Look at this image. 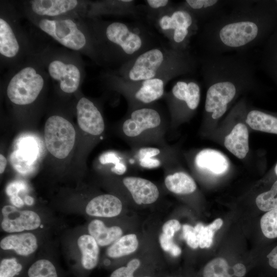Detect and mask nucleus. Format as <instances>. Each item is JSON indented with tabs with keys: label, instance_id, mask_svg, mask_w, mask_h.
Wrapping results in <instances>:
<instances>
[{
	"label": "nucleus",
	"instance_id": "f257e3e1",
	"mask_svg": "<svg viewBox=\"0 0 277 277\" xmlns=\"http://www.w3.org/2000/svg\"><path fill=\"white\" fill-rule=\"evenodd\" d=\"M226 10L202 25L197 44L204 54L248 51L258 45L272 22L271 9L260 1H229Z\"/></svg>",
	"mask_w": 277,
	"mask_h": 277
},
{
	"label": "nucleus",
	"instance_id": "f03ea898",
	"mask_svg": "<svg viewBox=\"0 0 277 277\" xmlns=\"http://www.w3.org/2000/svg\"><path fill=\"white\" fill-rule=\"evenodd\" d=\"M198 58L206 87L205 112L217 120L240 92L254 88V63L247 51L202 54Z\"/></svg>",
	"mask_w": 277,
	"mask_h": 277
},
{
	"label": "nucleus",
	"instance_id": "7ed1b4c3",
	"mask_svg": "<svg viewBox=\"0 0 277 277\" xmlns=\"http://www.w3.org/2000/svg\"><path fill=\"white\" fill-rule=\"evenodd\" d=\"M88 27L97 60L119 67L155 47L154 36L144 25L92 20Z\"/></svg>",
	"mask_w": 277,
	"mask_h": 277
},
{
	"label": "nucleus",
	"instance_id": "20e7f679",
	"mask_svg": "<svg viewBox=\"0 0 277 277\" xmlns=\"http://www.w3.org/2000/svg\"><path fill=\"white\" fill-rule=\"evenodd\" d=\"M199 67L198 57L189 49L155 46L118 68L114 74L123 80L136 82L155 78H173L193 74Z\"/></svg>",
	"mask_w": 277,
	"mask_h": 277
},
{
	"label": "nucleus",
	"instance_id": "39448f33",
	"mask_svg": "<svg viewBox=\"0 0 277 277\" xmlns=\"http://www.w3.org/2000/svg\"><path fill=\"white\" fill-rule=\"evenodd\" d=\"M170 122L155 102L128 110L120 125V133L131 149L147 146H168L166 134Z\"/></svg>",
	"mask_w": 277,
	"mask_h": 277
},
{
	"label": "nucleus",
	"instance_id": "423d86ee",
	"mask_svg": "<svg viewBox=\"0 0 277 277\" xmlns=\"http://www.w3.org/2000/svg\"><path fill=\"white\" fill-rule=\"evenodd\" d=\"M33 21L43 32L64 47L88 54L97 60L94 42L88 25L75 17H36Z\"/></svg>",
	"mask_w": 277,
	"mask_h": 277
},
{
	"label": "nucleus",
	"instance_id": "0eeeda50",
	"mask_svg": "<svg viewBox=\"0 0 277 277\" xmlns=\"http://www.w3.org/2000/svg\"><path fill=\"white\" fill-rule=\"evenodd\" d=\"M154 16L155 26L168 39L170 47L179 50L189 49L191 39L198 33L200 25L189 10L181 4L177 6L171 5Z\"/></svg>",
	"mask_w": 277,
	"mask_h": 277
},
{
	"label": "nucleus",
	"instance_id": "6e6552de",
	"mask_svg": "<svg viewBox=\"0 0 277 277\" xmlns=\"http://www.w3.org/2000/svg\"><path fill=\"white\" fill-rule=\"evenodd\" d=\"M170 114V126L175 127L195 111L201 100V87L195 79L187 77L176 81L164 97Z\"/></svg>",
	"mask_w": 277,
	"mask_h": 277
},
{
	"label": "nucleus",
	"instance_id": "1a4fd4ad",
	"mask_svg": "<svg viewBox=\"0 0 277 277\" xmlns=\"http://www.w3.org/2000/svg\"><path fill=\"white\" fill-rule=\"evenodd\" d=\"M107 77L114 88L125 97L128 103V110L156 102L164 97L165 85L171 81L167 78H155L129 82L114 74H109Z\"/></svg>",
	"mask_w": 277,
	"mask_h": 277
},
{
	"label": "nucleus",
	"instance_id": "9d476101",
	"mask_svg": "<svg viewBox=\"0 0 277 277\" xmlns=\"http://www.w3.org/2000/svg\"><path fill=\"white\" fill-rule=\"evenodd\" d=\"M45 77L35 65L22 67L10 78L6 93L9 100L17 105H27L34 102L43 89Z\"/></svg>",
	"mask_w": 277,
	"mask_h": 277
},
{
	"label": "nucleus",
	"instance_id": "9b49d317",
	"mask_svg": "<svg viewBox=\"0 0 277 277\" xmlns=\"http://www.w3.org/2000/svg\"><path fill=\"white\" fill-rule=\"evenodd\" d=\"M75 135L72 124L61 116H51L46 122L45 144L48 151L57 159H65L68 155L74 146Z\"/></svg>",
	"mask_w": 277,
	"mask_h": 277
},
{
	"label": "nucleus",
	"instance_id": "f8f14e48",
	"mask_svg": "<svg viewBox=\"0 0 277 277\" xmlns=\"http://www.w3.org/2000/svg\"><path fill=\"white\" fill-rule=\"evenodd\" d=\"M45 64L48 73L56 82L61 90L67 93L75 92L82 81V71L76 61L63 56L49 57Z\"/></svg>",
	"mask_w": 277,
	"mask_h": 277
},
{
	"label": "nucleus",
	"instance_id": "ddd939ff",
	"mask_svg": "<svg viewBox=\"0 0 277 277\" xmlns=\"http://www.w3.org/2000/svg\"><path fill=\"white\" fill-rule=\"evenodd\" d=\"M28 10L36 17H77L86 11V3L77 0H33L27 2Z\"/></svg>",
	"mask_w": 277,
	"mask_h": 277
},
{
	"label": "nucleus",
	"instance_id": "4468645a",
	"mask_svg": "<svg viewBox=\"0 0 277 277\" xmlns=\"http://www.w3.org/2000/svg\"><path fill=\"white\" fill-rule=\"evenodd\" d=\"M131 160L143 168H164L172 164L173 150L170 146H147L131 149Z\"/></svg>",
	"mask_w": 277,
	"mask_h": 277
},
{
	"label": "nucleus",
	"instance_id": "2eb2a0df",
	"mask_svg": "<svg viewBox=\"0 0 277 277\" xmlns=\"http://www.w3.org/2000/svg\"><path fill=\"white\" fill-rule=\"evenodd\" d=\"M76 109L77 123L81 129L93 137L101 136L105 130V122L101 111L94 103L82 97L78 101Z\"/></svg>",
	"mask_w": 277,
	"mask_h": 277
},
{
	"label": "nucleus",
	"instance_id": "dca6fc26",
	"mask_svg": "<svg viewBox=\"0 0 277 277\" xmlns=\"http://www.w3.org/2000/svg\"><path fill=\"white\" fill-rule=\"evenodd\" d=\"M2 212L3 217L1 226L7 232L33 230L41 225L40 217L32 211H20L14 206L6 205L2 208Z\"/></svg>",
	"mask_w": 277,
	"mask_h": 277
},
{
	"label": "nucleus",
	"instance_id": "f3484780",
	"mask_svg": "<svg viewBox=\"0 0 277 277\" xmlns=\"http://www.w3.org/2000/svg\"><path fill=\"white\" fill-rule=\"evenodd\" d=\"M121 184L133 201L138 205L151 204L159 197L158 187L151 181L134 176H125Z\"/></svg>",
	"mask_w": 277,
	"mask_h": 277
},
{
	"label": "nucleus",
	"instance_id": "a211bd4d",
	"mask_svg": "<svg viewBox=\"0 0 277 277\" xmlns=\"http://www.w3.org/2000/svg\"><path fill=\"white\" fill-rule=\"evenodd\" d=\"M21 40L14 26L3 15L0 17V54L8 61L18 58L22 50Z\"/></svg>",
	"mask_w": 277,
	"mask_h": 277
},
{
	"label": "nucleus",
	"instance_id": "6ab92c4d",
	"mask_svg": "<svg viewBox=\"0 0 277 277\" xmlns=\"http://www.w3.org/2000/svg\"><path fill=\"white\" fill-rule=\"evenodd\" d=\"M228 3L229 1L222 0H186L181 4L193 14L200 25L222 14Z\"/></svg>",
	"mask_w": 277,
	"mask_h": 277
},
{
	"label": "nucleus",
	"instance_id": "aec40b11",
	"mask_svg": "<svg viewBox=\"0 0 277 277\" xmlns=\"http://www.w3.org/2000/svg\"><path fill=\"white\" fill-rule=\"evenodd\" d=\"M193 163L199 171H209L215 174L225 173L229 167L227 157L221 152L212 149L199 151L194 156Z\"/></svg>",
	"mask_w": 277,
	"mask_h": 277
},
{
	"label": "nucleus",
	"instance_id": "412c9836",
	"mask_svg": "<svg viewBox=\"0 0 277 277\" xmlns=\"http://www.w3.org/2000/svg\"><path fill=\"white\" fill-rule=\"evenodd\" d=\"M122 208V203L118 197L105 194L91 200L86 207V212L91 216L111 217L118 215Z\"/></svg>",
	"mask_w": 277,
	"mask_h": 277
},
{
	"label": "nucleus",
	"instance_id": "4be33fe9",
	"mask_svg": "<svg viewBox=\"0 0 277 277\" xmlns=\"http://www.w3.org/2000/svg\"><path fill=\"white\" fill-rule=\"evenodd\" d=\"M164 169L166 172L165 185L169 191L178 195H188L196 190V183L188 174L181 170H171L168 166Z\"/></svg>",
	"mask_w": 277,
	"mask_h": 277
},
{
	"label": "nucleus",
	"instance_id": "5701e85b",
	"mask_svg": "<svg viewBox=\"0 0 277 277\" xmlns=\"http://www.w3.org/2000/svg\"><path fill=\"white\" fill-rule=\"evenodd\" d=\"M224 146L232 154L240 159L246 157L249 150V132L246 125L237 123L224 139Z\"/></svg>",
	"mask_w": 277,
	"mask_h": 277
},
{
	"label": "nucleus",
	"instance_id": "b1692460",
	"mask_svg": "<svg viewBox=\"0 0 277 277\" xmlns=\"http://www.w3.org/2000/svg\"><path fill=\"white\" fill-rule=\"evenodd\" d=\"M1 248L13 250L20 255L27 256L34 252L37 248L35 236L30 232L9 235L0 243Z\"/></svg>",
	"mask_w": 277,
	"mask_h": 277
},
{
	"label": "nucleus",
	"instance_id": "393cba45",
	"mask_svg": "<svg viewBox=\"0 0 277 277\" xmlns=\"http://www.w3.org/2000/svg\"><path fill=\"white\" fill-rule=\"evenodd\" d=\"M89 233L99 246H105L114 243L123 234L122 229L118 226L107 227L98 220H94L88 227Z\"/></svg>",
	"mask_w": 277,
	"mask_h": 277
},
{
	"label": "nucleus",
	"instance_id": "a878e982",
	"mask_svg": "<svg viewBox=\"0 0 277 277\" xmlns=\"http://www.w3.org/2000/svg\"><path fill=\"white\" fill-rule=\"evenodd\" d=\"M245 122L252 129L277 134V117L258 109H251L246 115Z\"/></svg>",
	"mask_w": 277,
	"mask_h": 277
},
{
	"label": "nucleus",
	"instance_id": "bb28decb",
	"mask_svg": "<svg viewBox=\"0 0 277 277\" xmlns=\"http://www.w3.org/2000/svg\"><path fill=\"white\" fill-rule=\"evenodd\" d=\"M77 245L82 253L81 263L83 267L86 270L92 269L98 262V244L92 236L84 234L78 238Z\"/></svg>",
	"mask_w": 277,
	"mask_h": 277
},
{
	"label": "nucleus",
	"instance_id": "cd10ccee",
	"mask_svg": "<svg viewBox=\"0 0 277 277\" xmlns=\"http://www.w3.org/2000/svg\"><path fill=\"white\" fill-rule=\"evenodd\" d=\"M138 245V242L136 235H125L119 238L108 248L107 255L112 258L128 255L134 252Z\"/></svg>",
	"mask_w": 277,
	"mask_h": 277
},
{
	"label": "nucleus",
	"instance_id": "c85d7f7f",
	"mask_svg": "<svg viewBox=\"0 0 277 277\" xmlns=\"http://www.w3.org/2000/svg\"><path fill=\"white\" fill-rule=\"evenodd\" d=\"M223 224V220L218 218L207 226H205L201 223L195 226L194 228L197 232L199 246L201 248H208L211 246L215 232L220 229Z\"/></svg>",
	"mask_w": 277,
	"mask_h": 277
},
{
	"label": "nucleus",
	"instance_id": "c756f323",
	"mask_svg": "<svg viewBox=\"0 0 277 277\" xmlns=\"http://www.w3.org/2000/svg\"><path fill=\"white\" fill-rule=\"evenodd\" d=\"M99 161L102 165L111 164L114 167L113 173L117 175H122L128 170V162L126 156L114 151H108L101 155Z\"/></svg>",
	"mask_w": 277,
	"mask_h": 277
},
{
	"label": "nucleus",
	"instance_id": "7c9ffc66",
	"mask_svg": "<svg viewBox=\"0 0 277 277\" xmlns=\"http://www.w3.org/2000/svg\"><path fill=\"white\" fill-rule=\"evenodd\" d=\"M27 275L28 277H58L54 265L45 259L33 263L28 270Z\"/></svg>",
	"mask_w": 277,
	"mask_h": 277
},
{
	"label": "nucleus",
	"instance_id": "2f4dec72",
	"mask_svg": "<svg viewBox=\"0 0 277 277\" xmlns=\"http://www.w3.org/2000/svg\"><path fill=\"white\" fill-rule=\"evenodd\" d=\"M229 266L223 258H216L209 261L204 267L203 277H232L228 272Z\"/></svg>",
	"mask_w": 277,
	"mask_h": 277
},
{
	"label": "nucleus",
	"instance_id": "473e14b6",
	"mask_svg": "<svg viewBox=\"0 0 277 277\" xmlns=\"http://www.w3.org/2000/svg\"><path fill=\"white\" fill-rule=\"evenodd\" d=\"M255 203L259 209L263 211H269L277 208V181L269 190L258 195Z\"/></svg>",
	"mask_w": 277,
	"mask_h": 277
},
{
	"label": "nucleus",
	"instance_id": "72a5a7b5",
	"mask_svg": "<svg viewBox=\"0 0 277 277\" xmlns=\"http://www.w3.org/2000/svg\"><path fill=\"white\" fill-rule=\"evenodd\" d=\"M261 228L268 239L277 238V208L267 211L261 219Z\"/></svg>",
	"mask_w": 277,
	"mask_h": 277
},
{
	"label": "nucleus",
	"instance_id": "f704fd0d",
	"mask_svg": "<svg viewBox=\"0 0 277 277\" xmlns=\"http://www.w3.org/2000/svg\"><path fill=\"white\" fill-rule=\"evenodd\" d=\"M22 269L23 266L15 259H4L0 263V277H14Z\"/></svg>",
	"mask_w": 277,
	"mask_h": 277
},
{
	"label": "nucleus",
	"instance_id": "c9c22d12",
	"mask_svg": "<svg viewBox=\"0 0 277 277\" xmlns=\"http://www.w3.org/2000/svg\"><path fill=\"white\" fill-rule=\"evenodd\" d=\"M17 151L23 158L33 162L37 154L38 149L33 140L25 138L19 143V149Z\"/></svg>",
	"mask_w": 277,
	"mask_h": 277
},
{
	"label": "nucleus",
	"instance_id": "e433bc0d",
	"mask_svg": "<svg viewBox=\"0 0 277 277\" xmlns=\"http://www.w3.org/2000/svg\"><path fill=\"white\" fill-rule=\"evenodd\" d=\"M10 160L13 168L19 173H27L33 169L32 164L33 162L23 158L17 150L14 151L11 153Z\"/></svg>",
	"mask_w": 277,
	"mask_h": 277
},
{
	"label": "nucleus",
	"instance_id": "4c0bfd02",
	"mask_svg": "<svg viewBox=\"0 0 277 277\" xmlns=\"http://www.w3.org/2000/svg\"><path fill=\"white\" fill-rule=\"evenodd\" d=\"M140 265V261L139 260L133 259L128 262L126 267H121L115 270L110 277H134L133 273L139 267Z\"/></svg>",
	"mask_w": 277,
	"mask_h": 277
},
{
	"label": "nucleus",
	"instance_id": "58836bf2",
	"mask_svg": "<svg viewBox=\"0 0 277 277\" xmlns=\"http://www.w3.org/2000/svg\"><path fill=\"white\" fill-rule=\"evenodd\" d=\"M183 238L189 247L195 249L199 246L197 232L194 227L185 224L183 226Z\"/></svg>",
	"mask_w": 277,
	"mask_h": 277
},
{
	"label": "nucleus",
	"instance_id": "ea45409f",
	"mask_svg": "<svg viewBox=\"0 0 277 277\" xmlns=\"http://www.w3.org/2000/svg\"><path fill=\"white\" fill-rule=\"evenodd\" d=\"M150 14L155 16L171 5V2L168 0H147L145 1Z\"/></svg>",
	"mask_w": 277,
	"mask_h": 277
},
{
	"label": "nucleus",
	"instance_id": "a19ab883",
	"mask_svg": "<svg viewBox=\"0 0 277 277\" xmlns=\"http://www.w3.org/2000/svg\"><path fill=\"white\" fill-rule=\"evenodd\" d=\"M181 227V224L176 220H171L166 222L163 226V233L170 238H173L175 233Z\"/></svg>",
	"mask_w": 277,
	"mask_h": 277
},
{
	"label": "nucleus",
	"instance_id": "79ce46f5",
	"mask_svg": "<svg viewBox=\"0 0 277 277\" xmlns=\"http://www.w3.org/2000/svg\"><path fill=\"white\" fill-rule=\"evenodd\" d=\"M26 185L25 183L21 181H14L9 184L6 188L7 194L11 196L17 195L18 193L25 189Z\"/></svg>",
	"mask_w": 277,
	"mask_h": 277
},
{
	"label": "nucleus",
	"instance_id": "37998d69",
	"mask_svg": "<svg viewBox=\"0 0 277 277\" xmlns=\"http://www.w3.org/2000/svg\"><path fill=\"white\" fill-rule=\"evenodd\" d=\"M160 243L162 249L165 251L169 252L173 244L174 243L173 242L172 238H170L162 233L159 237Z\"/></svg>",
	"mask_w": 277,
	"mask_h": 277
},
{
	"label": "nucleus",
	"instance_id": "c03bdc74",
	"mask_svg": "<svg viewBox=\"0 0 277 277\" xmlns=\"http://www.w3.org/2000/svg\"><path fill=\"white\" fill-rule=\"evenodd\" d=\"M269 266L277 270V246L267 255Z\"/></svg>",
	"mask_w": 277,
	"mask_h": 277
},
{
	"label": "nucleus",
	"instance_id": "a18cd8bd",
	"mask_svg": "<svg viewBox=\"0 0 277 277\" xmlns=\"http://www.w3.org/2000/svg\"><path fill=\"white\" fill-rule=\"evenodd\" d=\"M233 275L237 277H243L246 273V268L242 263H237L232 267Z\"/></svg>",
	"mask_w": 277,
	"mask_h": 277
},
{
	"label": "nucleus",
	"instance_id": "49530a36",
	"mask_svg": "<svg viewBox=\"0 0 277 277\" xmlns=\"http://www.w3.org/2000/svg\"><path fill=\"white\" fill-rule=\"evenodd\" d=\"M10 201L14 206L18 208L22 207L24 205L23 200L17 195L11 196Z\"/></svg>",
	"mask_w": 277,
	"mask_h": 277
},
{
	"label": "nucleus",
	"instance_id": "de8ad7c7",
	"mask_svg": "<svg viewBox=\"0 0 277 277\" xmlns=\"http://www.w3.org/2000/svg\"><path fill=\"white\" fill-rule=\"evenodd\" d=\"M169 252L172 255L177 256L181 253V249L179 246L174 243Z\"/></svg>",
	"mask_w": 277,
	"mask_h": 277
},
{
	"label": "nucleus",
	"instance_id": "09e8293b",
	"mask_svg": "<svg viewBox=\"0 0 277 277\" xmlns=\"http://www.w3.org/2000/svg\"><path fill=\"white\" fill-rule=\"evenodd\" d=\"M7 165V160L5 157L2 155H0V173H3L5 171Z\"/></svg>",
	"mask_w": 277,
	"mask_h": 277
},
{
	"label": "nucleus",
	"instance_id": "8fccbe9b",
	"mask_svg": "<svg viewBox=\"0 0 277 277\" xmlns=\"http://www.w3.org/2000/svg\"><path fill=\"white\" fill-rule=\"evenodd\" d=\"M24 202L28 205H32L34 203V199L32 197L27 195L24 198Z\"/></svg>",
	"mask_w": 277,
	"mask_h": 277
},
{
	"label": "nucleus",
	"instance_id": "3c124183",
	"mask_svg": "<svg viewBox=\"0 0 277 277\" xmlns=\"http://www.w3.org/2000/svg\"><path fill=\"white\" fill-rule=\"evenodd\" d=\"M271 47V46H270ZM277 50V49H276ZM264 54H266V55H270V56H273V57H277V55H275L274 54H273V53H270V52H267V51H265V53Z\"/></svg>",
	"mask_w": 277,
	"mask_h": 277
},
{
	"label": "nucleus",
	"instance_id": "603ef678",
	"mask_svg": "<svg viewBox=\"0 0 277 277\" xmlns=\"http://www.w3.org/2000/svg\"><path fill=\"white\" fill-rule=\"evenodd\" d=\"M274 171L276 175H277V163L275 166Z\"/></svg>",
	"mask_w": 277,
	"mask_h": 277
},
{
	"label": "nucleus",
	"instance_id": "864d4df0",
	"mask_svg": "<svg viewBox=\"0 0 277 277\" xmlns=\"http://www.w3.org/2000/svg\"><path fill=\"white\" fill-rule=\"evenodd\" d=\"M277 2V1H276Z\"/></svg>",
	"mask_w": 277,
	"mask_h": 277
}]
</instances>
